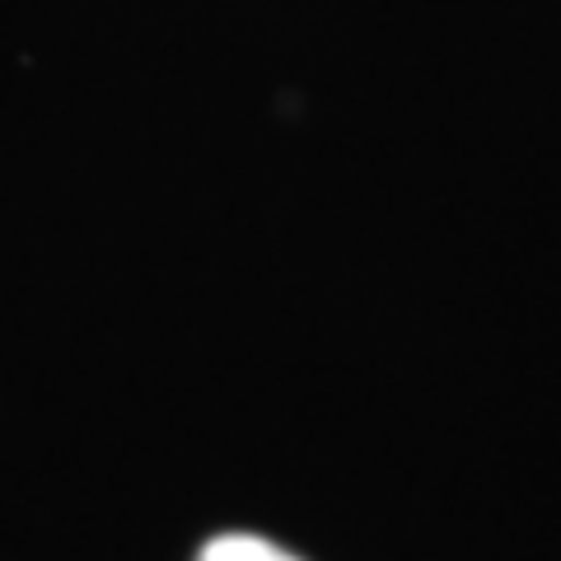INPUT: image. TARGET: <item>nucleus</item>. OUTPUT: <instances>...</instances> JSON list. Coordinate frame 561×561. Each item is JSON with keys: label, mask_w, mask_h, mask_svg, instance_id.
<instances>
[{"label": "nucleus", "mask_w": 561, "mask_h": 561, "mask_svg": "<svg viewBox=\"0 0 561 561\" xmlns=\"http://www.w3.org/2000/svg\"><path fill=\"white\" fill-rule=\"evenodd\" d=\"M197 561H295L290 552H280L267 538H249V534H225L216 542H206Z\"/></svg>", "instance_id": "nucleus-1"}]
</instances>
